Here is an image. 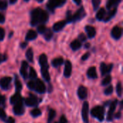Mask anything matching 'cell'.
Masks as SVG:
<instances>
[{
    "label": "cell",
    "instance_id": "6da1fadb",
    "mask_svg": "<svg viewBox=\"0 0 123 123\" xmlns=\"http://www.w3.org/2000/svg\"><path fill=\"white\" fill-rule=\"evenodd\" d=\"M49 19L48 13L41 9L40 8H36L31 12L30 24L32 26H35L40 23L41 25L45 24Z\"/></svg>",
    "mask_w": 123,
    "mask_h": 123
},
{
    "label": "cell",
    "instance_id": "7a4b0ae2",
    "mask_svg": "<svg viewBox=\"0 0 123 123\" xmlns=\"http://www.w3.org/2000/svg\"><path fill=\"white\" fill-rule=\"evenodd\" d=\"M91 115L92 117L97 118L99 121L102 122L105 119V109L103 107L97 106L92 110Z\"/></svg>",
    "mask_w": 123,
    "mask_h": 123
},
{
    "label": "cell",
    "instance_id": "3957f363",
    "mask_svg": "<svg viewBox=\"0 0 123 123\" xmlns=\"http://www.w3.org/2000/svg\"><path fill=\"white\" fill-rule=\"evenodd\" d=\"M66 2V0H49L47 3V8L50 12L53 13L55 8L63 6Z\"/></svg>",
    "mask_w": 123,
    "mask_h": 123
},
{
    "label": "cell",
    "instance_id": "277c9868",
    "mask_svg": "<svg viewBox=\"0 0 123 123\" xmlns=\"http://www.w3.org/2000/svg\"><path fill=\"white\" fill-rule=\"evenodd\" d=\"M86 14V12H85V9L83 6H81L72 16V22H79V21L81 20L82 19H84L85 17Z\"/></svg>",
    "mask_w": 123,
    "mask_h": 123
},
{
    "label": "cell",
    "instance_id": "5b68a950",
    "mask_svg": "<svg viewBox=\"0 0 123 123\" xmlns=\"http://www.w3.org/2000/svg\"><path fill=\"white\" fill-rule=\"evenodd\" d=\"M89 105L87 102H84L82 105V110H81V116L84 122L88 123L89 122Z\"/></svg>",
    "mask_w": 123,
    "mask_h": 123
},
{
    "label": "cell",
    "instance_id": "8992f818",
    "mask_svg": "<svg viewBox=\"0 0 123 123\" xmlns=\"http://www.w3.org/2000/svg\"><path fill=\"white\" fill-rule=\"evenodd\" d=\"M34 90L39 94H43L45 92V86L44 83L40 79H37L35 81V88Z\"/></svg>",
    "mask_w": 123,
    "mask_h": 123
},
{
    "label": "cell",
    "instance_id": "52a82bcc",
    "mask_svg": "<svg viewBox=\"0 0 123 123\" xmlns=\"http://www.w3.org/2000/svg\"><path fill=\"white\" fill-rule=\"evenodd\" d=\"M37 97L34 94H30V96L25 99V103L27 107H34L37 105Z\"/></svg>",
    "mask_w": 123,
    "mask_h": 123
},
{
    "label": "cell",
    "instance_id": "ba28073f",
    "mask_svg": "<svg viewBox=\"0 0 123 123\" xmlns=\"http://www.w3.org/2000/svg\"><path fill=\"white\" fill-rule=\"evenodd\" d=\"M12 81V78L9 76H5L0 79V87L4 90H7L10 86Z\"/></svg>",
    "mask_w": 123,
    "mask_h": 123
},
{
    "label": "cell",
    "instance_id": "9c48e42d",
    "mask_svg": "<svg viewBox=\"0 0 123 123\" xmlns=\"http://www.w3.org/2000/svg\"><path fill=\"white\" fill-rule=\"evenodd\" d=\"M122 35H123L122 28L120 27L119 26H115V27H114L113 29L112 30L111 35H112V37L115 40H118L119 39H120V37H122Z\"/></svg>",
    "mask_w": 123,
    "mask_h": 123
},
{
    "label": "cell",
    "instance_id": "30bf717a",
    "mask_svg": "<svg viewBox=\"0 0 123 123\" xmlns=\"http://www.w3.org/2000/svg\"><path fill=\"white\" fill-rule=\"evenodd\" d=\"M117 104V100H115L114 102H112L111 103V105L110 106V109H109L107 116V120L109 122L112 121V119H113V114H114V112H115V110L116 109Z\"/></svg>",
    "mask_w": 123,
    "mask_h": 123
},
{
    "label": "cell",
    "instance_id": "8fae6325",
    "mask_svg": "<svg viewBox=\"0 0 123 123\" xmlns=\"http://www.w3.org/2000/svg\"><path fill=\"white\" fill-rule=\"evenodd\" d=\"M13 112L16 115H22L25 113V107L22 104V102L14 105Z\"/></svg>",
    "mask_w": 123,
    "mask_h": 123
},
{
    "label": "cell",
    "instance_id": "7c38bea8",
    "mask_svg": "<svg viewBox=\"0 0 123 123\" xmlns=\"http://www.w3.org/2000/svg\"><path fill=\"white\" fill-rule=\"evenodd\" d=\"M113 68V65L112 64H106L105 63H102L100 65V71H101V74L102 76H105L109 73H110V71H112Z\"/></svg>",
    "mask_w": 123,
    "mask_h": 123
},
{
    "label": "cell",
    "instance_id": "4fadbf2b",
    "mask_svg": "<svg viewBox=\"0 0 123 123\" xmlns=\"http://www.w3.org/2000/svg\"><path fill=\"white\" fill-rule=\"evenodd\" d=\"M72 73V64L69 61H66L65 63L63 75L66 78H69Z\"/></svg>",
    "mask_w": 123,
    "mask_h": 123
},
{
    "label": "cell",
    "instance_id": "5bb4252c",
    "mask_svg": "<svg viewBox=\"0 0 123 123\" xmlns=\"http://www.w3.org/2000/svg\"><path fill=\"white\" fill-rule=\"evenodd\" d=\"M66 23L67 22L66 20H62V21H60V22L55 23L53 26V30L55 32L61 31L63 30V28L66 26Z\"/></svg>",
    "mask_w": 123,
    "mask_h": 123
},
{
    "label": "cell",
    "instance_id": "9a60e30c",
    "mask_svg": "<svg viewBox=\"0 0 123 123\" xmlns=\"http://www.w3.org/2000/svg\"><path fill=\"white\" fill-rule=\"evenodd\" d=\"M27 68H28V63L25 61H22L20 68V74L25 79L27 78Z\"/></svg>",
    "mask_w": 123,
    "mask_h": 123
},
{
    "label": "cell",
    "instance_id": "2e32d148",
    "mask_svg": "<svg viewBox=\"0 0 123 123\" xmlns=\"http://www.w3.org/2000/svg\"><path fill=\"white\" fill-rule=\"evenodd\" d=\"M77 94H78V96H79V99H84L87 97V94H88L87 89L84 86H79V88L78 89Z\"/></svg>",
    "mask_w": 123,
    "mask_h": 123
},
{
    "label": "cell",
    "instance_id": "e0dca14e",
    "mask_svg": "<svg viewBox=\"0 0 123 123\" xmlns=\"http://www.w3.org/2000/svg\"><path fill=\"white\" fill-rule=\"evenodd\" d=\"M85 30L86 32V34H87V36L89 38L92 39V38H94L96 35V29L92 27V26H90V25H87L85 27Z\"/></svg>",
    "mask_w": 123,
    "mask_h": 123
},
{
    "label": "cell",
    "instance_id": "ac0fdd59",
    "mask_svg": "<svg viewBox=\"0 0 123 123\" xmlns=\"http://www.w3.org/2000/svg\"><path fill=\"white\" fill-rule=\"evenodd\" d=\"M21 102H22V98L20 94L18 92L13 94L10 98V103L13 105H14L17 103H19Z\"/></svg>",
    "mask_w": 123,
    "mask_h": 123
},
{
    "label": "cell",
    "instance_id": "d6986e66",
    "mask_svg": "<svg viewBox=\"0 0 123 123\" xmlns=\"http://www.w3.org/2000/svg\"><path fill=\"white\" fill-rule=\"evenodd\" d=\"M48 68H49V66L41 67V69H40V72H41V75H42L43 78L48 82L50 81V74L48 72Z\"/></svg>",
    "mask_w": 123,
    "mask_h": 123
},
{
    "label": "cell",
    "instance_id": "ffe728a7",
    "mask_svg": "<svg viewBox=\"0 0 123 123\" xmlns=\"http://www.w3.org/2000/svg\"><path fill=\"white\" fill-rule=\"evenodd\" d=\"M121 0H107V2L106 4V7L107 9L110 10L113 8H115L118 6V4L120 3Z\"/></svg>",
    "mask_w": 123,
    "mask_h": 123
},
{
    "label": "cell",
    "instance_id": "44dd1931",
    "mask_svg": "<svg viewBox=\"0 0 123 123\" xmlns=\"http://www.w3.org/2000/svg\"><path fill=\"white\" fill-rule=\"evenodd\" d=\"M87 76L89 78V79H97V69L94 66H92V67H90L88 70H87Z\"/></svg>",
    "mask_w": 123,
    "mask_h": 123
},
{
    "label": "cell",
    "instance_id": "7402d4cb",
    "mask_svg": "<svg viewBox=\"0 0 123 123\" xmlns=\"http://www.w3.org/2000/svg\"><path fill=\"white\" fill-rule=\"evenodd\" d=\"M37 37V32L33 30H30L26 35L25 40L27 41H31V40H34L35 39H36Z\"/></svg>",
    "mask_w": 123,
    "mask_h": 123
},
{
    "label": "cell",
    "instance_id": "603a6c76",
    "mask_svg": "<svg viewBox=\"0 0 123 123\" xmlns=\"http://www.w3.org/2000/svg\"><path fill=\"white\" fill-rule=\"evenodd\" d=\"M116 13H117V7L110 9V12L105 16V18H104V19H103L104 22H106L110 21L112 18H113V17L116 14Z\"/></svg>",
    "mask_w": 123,
    "mask_h": 123
},
{
    "label": "cell",
    "instance_id": "cb8c5ba5",
    "mask_svg": "<svg viewBox=\"0 0 123 123\" xmlns=\"http://www.w3.org/2000/svg\"><path fill=\"white\" fill-rule=\"evenodd\" d=\"M39 63L41 67H48V58L45 54H42L40 55V58H39Z\"/></svg>",
    "mask_w": 123,
    "mask_h": 123
},
{
    "label": "cell",
    "instance_id": "d4e9b609",
    "mask_svg": "<svg viewBox=\"0 0 123 123\" xmlns=\"http://www.w3.org/2000/svg\"><path fill=\"white\" fill-rule=\"evenodd\" d=\"M70 46H71V48L73 50H79V48H81V42L79 40H74L71 44H70Z\"/></svg>",
    "mask_w": 123,
    "mask_h": 123
},
{
    "label": "cell",
    "instance_id": "484cf974",
    "mask_svg": "<svg viewBox=\"0 0 123 123\" xmlns=\"http://www.w3.org/2000/svg\"><path fill=\"white\" fill-rule=\"evenodd\" d=\"M63 61H63V58H62V57H59V58H57L53 59V60L52 61L51 63H52V66H53V67L57 68V67L61 66V65L63 63Z\"/></svg>",
    "mask_w": 123,
    "mask_h": 123
},
{
    "label": "cell",
    "instance_id": "4316f807",
    "mask_svg": "<svg viewBox=\"0 0 123 123\" xmlns=\"http://www.w3.org/2000/svg\"><path fill=\"white\" fill-rule=\"evenodd\" d=\"M106 14V11L104 8H101L97 13V15H96V17L98 20L99 21H102L105 18V16Z\"/></svg>",
    "mask_w": 123,
    "mask_h": 123
},
{
    "label": "cell",
    "instance_id": "83f0119b",
    "mask_svg": "<svg viewBox=\"0 0 123 123\" xmlns=\"http://www.w3.org/2000/svg\"><path fill=\"white\" fill-rule=\"evenodd\" d=\"M43 35L45 39L47 41H49V40L52 38V37H53V32H52V30H50L49 28H48V29L46 28L45 31L44 32V33H43Z\"/></svg>",
    "mask_w": 123,
    "mask_h": 123
},
{
    "label": "cell",
    "instance_id": "f1b7e54d",
    "mask_svg": "<svg viewBox=\"0 0 123 123\" xmlns=\"http://www.w3.org/2000/svg\"><path fill=\"white\" fill-rule=\"evenodd\" d=\"M55 115H56V112L53 109H50L49 110V113H48V123H50L53 119L55 118Z\"/></svg>",
    "mask_w": 123,
    "mask_h": 123
},
{
    "label": "cell",
    "instance_id": "f546056e",
    "mask_svg": "<svg viewBox=\"0 0 123 123\" xmlns=\"http://www.w3.org/2000/svg\"><path fill=\"white\" fill-rule=\"evenodd\" d=\"M33 51H32V48H29L27 50V52H26V57H27V59L30 61V62H31V63H32L33 62Z\"/></svg>",
    "mask_w": 123,
    "mask_h": 123
},
{
    "label": "cell",
    "instance_id": "4dcf8cb0",
    "mask_svg": "<svg viewBox=\"0 0 123 123\" xmlns=\"http://www.w3.org/2000/svg\"><path fill=\"white\" fill-rule=\"evenodd\" d=\"M41 114H42V112H41L40 110L38 109V108H35L32 111H30V115L33 117H37L40 116Z\"/></svg>",
    "mask_w": 123,
    "mask_h": 123
},
{
    "label": "cell",
    "instance_id": "1f68e13d",
    "mask_svg": "<svg viewBox=\"0 0 123 123\" xmlns=\"http://www.w3.org/2000/svg\"><path fill=\"white\" fill-rule=\"evenodd\" d=\"M116 92L118 97H121L123 94V88H122V84L121 82H118L116 86Z\"/></svg>",
    "mask_w": 123,
    "mask_h": 123
},
{
    "label": "cell",
    "instance_id": "d6a6232c",
    "mask_svg": "<svg viewBox=\"0 0 123 123\" xmlns=\"http://www.w3.org/2000/svg\"><path fill=\"white\" fill-rule=\"evenodd\" d=\"M15 89H16L17 92H21V90L22 89V84L21 81L18 79L15 80Z\"/></svg>",
    "mask_w": 123,
    "mask_h": 123
},
{
    "label": "cell",
    "instance_id": "836d02e7",
    "mask_svg": "<svg viewBox=\"0 0 123 123\" xmlns=\"http://www.w3.org/2000/svg\"><path fill=\"white\" fill-rule=\"evenodd\" d=\"M29 77L31 79H35L37 78V73L35 71V70L33 68H30V72H29Z\"/></svg>",
    "mask_w": 123,
    "mask_h": 123
},
{
    "label": "cell",
    "instance_id": "e575fe53",
    "mask_svg": "<svg viewBox=\"0 0 123 123\" xmlns=\"http://www.w3.org/2000/svg\"><path fill=\"white\" fill-rule=\"evenodd\" d=\"M111 81H112V77H111V76L107 75V76H106V77L102 80V84L103 86H106V85H107V84H110Z\"/></svg>",
    "mask_w": 123,
    "mask_h": 123
},
{
    "label": "cell",
    "instance_id": "d590c367",
    "mask_svg": "<svg viewBox=\"0 0 123 123\" xmlns=\"http://www.w3.org/2000/svg\"><path fill=\"white\" fill-rule=\"evenodd\" d=\"M112 92H113V86L112 85H110L107 88H106L105 90V92H104L105 94V95H107V96L108 95H110L111 94H112Z\"/></svg>",
    "mask_w": 123,
    "mask_h": 123
},
{
    "label": "cell",
    "instance_id": "8d00e7d4",
    "mask_svg": "<svg viewBox=\"0 0 123 123\" xmlns=\"http://www.w3.org/2000/svg\"><path fill=\"white\" fill-rule=\"evenodd\" d=\"M101 3V0H92V5H93V8L94 10H97Z\"/></svg>",
    "mask_w": 123,
    "mask_h": 123
},
{
    "label": "cell",
    "instance_id": "74e56055",
    "mask_svg": "<svg viewBox=\"0 0 123 123\" xmlns=\"http://www.w3.org/2000/svg\"><path fill=\"white\" fill-rule=\"evenodd\" d=\"M7 7V1L6 0H0V10H4Z\"/></svg>",
    "mask_w": 123,
    "mask_h": 123
},
{
    "label": "cell",
    "instance_id": "f35d334b",
    "mask_svg": "<svg viewBox=\"0 0 123 123\" xmlns=\"http://www.w3.org/2000/svg\"><path fill=\"white\" fill-rule=\"evenodd\" d=\"M72 13L71 11H68L66 13V22H72Z\"/></svg>",
    "mask_w": 123,
    "mask_h": 123
},
{
    "label": "cell",
    "instance_id": "ab89813d",
    "mask_svg": "<svg viewBox=\"0 0 123 123\" xmlns=\"http://www.w3.org/2000/svg\"><path fill=\"white\" fill-rule=\"evenodd\" d=\"M45 30H46V27L44 25H40V26L37 27V31L40 34H43Z\"/></svg>",
    "mask_w": 123,
    "mask_h": 123
},
{
    "label": "cell",
    "instance_id": "60d3db41",
    "mask_svg": "<svg viewBox=\"0 0 123 123\" xmlns=\"http://www.w3.org/2000/svg\"><path fill=\"white\" fill-rule=\"evenodd\" d=\"M27 87L30 89H31V90H34V88H35V81H30L27 83Z\"/></svg>",
    "mask_w": 123,
    "mask_h": 123
},
{
    "label": "cell",
    "instance_id": "b9f144b4",
    "mask_svg": "<svg viewBox=\"0 0 123 123\" xmlns=\"http://www.w3.org/2000/svg\"><path fill=\"white\" fill-rule=\"evenodd\" d=\"M6 117V113L4 112V110L1 108H0V119L1 120H5V118Z\"/></svg>",
    "mask_w": 123,
    "mask_h": 123
},
{
    "label": "cell",
    "instance_id": "7bdbcfd3",
    "mask_svg": "<svg viewBox=\"0 0 123 123\" xmlns=\"http://www.w3.org/2000/svg\"><path fill=\"white\" fill-rule=\"evenodd\" d=\"M5 36V31L3 28L0 27V41H2Z\"/></svg>",
    "mask_w": 123,
    "mask_h": 123
},
{
    "label": "cell",
    "instance_id": "ee69618b",
    "mask_svg": "<svg viewBox=\"0 0 123 123\" xmlns=\"http://www.w3.org/2000/svg\"><path fill=\"white\" fill-rule=\"evenodd\" d=\"M79 39L81 42H85V41L86 40V37L85 35H84V34H83V33H81V34H80V35H79Z\"/></svg>",
    "mask_w": 123,
    "mask_h": 123
},
{
    "label": "cell",
    "instance_id": "f6af8a7d",
    "mask_svg": "<svg viewBox=\"0 0 123 123\" xmlns=\"http://www.w3.org/2000/svg\"><path fill=\"white\" fill-rule=\"evenodd\" d=\"M7 59V56L4 54H0V63L5 61Z\"/></svg>",
    "mask_w": 123,
    "mask_h": 123
},
{
    "label": "cell",
    "instance_id": "bcb514c9",
    "mask_svg": "<svg viewBox=\"0 0 123 123\" xmlns=\"http://www.w3.org/2000/svg\"><path fill=\"white\" fill-rule=\"evenodd\" d=\"M59 123H68V120H67L66 117L64 115L61 116V117L60 118Z\"/></svg>",
    "mask_w": 123,
    "mask_h": 123
},
{
    "label": "cell",
    "instance_id": "7dc6e473",
    "mask_svg": "<svg viewBox=\"0 0 123 123\" xmlns=\"http://www.w3.org/2000/svg\"><path fill=\"white\" fill-rule=\"evenodd\" d=\"M90 56V53L88 52V53H86L84 55H83V56L81 57V60L82 61H86L89 58V57Z\"/></svg>",
    "mask_w": 123,
    "mask_h": 123
},
{
    "label": "cell",
    "instance_id": "c3c4849f",
    "mask_svg": "<svg viewBox=\"0 0 123 123\" xmlns=\"http://www.w3.org/2000/svg\"><path fill=\"white\" fill-rule=\"evenodd\" d=\"M6 123H15V120H14V119L13 117H9L6 120Z\"/></svg>",
    "mask_w": 123,
    "mask_h": 123
},
{
    "label": "cell",
    "instance_id": "681fc988",
    "mask_svg": "<svg viewBox=\"0 0 123 123\" xmlns=\"http://www.w3.org/2000/svg\"><path fill=\"white\" fill-rule=\"evenodd\" d=\"M5 102V97L0 94V105H3Z\"/></svg>",
    "mask_w": 123,
    "mask_h": 123
},
{
    "label": "cell",
    "instance_id": "f907efd6",
    "mask_svg": "<svg viewBox=\"0 0 123 123\" xmlns=\"http://www.w3.org/2000/svg\"><path fill=\"white\" fill-rule=\"evenodd\" d=\"M5 22V17L4 16L0 13V23H4Z\"/></svg>",
    "mask_w": 123,
    "mask_h": 123
},
{
    "label": "cell",
    "instance_id": "816d5d0a",
    "mask_svg": "<svg viewBox=\"0 0 123 123\" xmlns=\"http://www.w3.org/2000/svg\"><path fill=\"white\" fill-rule=\"evenodd\" d=\"M27 43H26V42H23V43H22L20 44V47H21L22 49H25V48L27 47Z\"/></svg>",
    "mask_w": 123,
    "mask_h": 123
},
{
    "label": "cell",
    "instance_id": "f5cc1de1",
    "mask_svg": "<svg viewBox=\"0 0 123 123\" xmlns=\"http://www.w3.org/2000/svg\"><path fill=\"white\" fill-rule=\"evenodd\" d=\"M121 117H122L121 112H118L115 115V118H116V119H120Z\"/></svg>",
    "mask_w": 123,
    "mask_h": 123
},
{
    "label": "cell",
    "instance_id": "db71d44e",
    "mask_svg": "<svg viewBox=\"0 0 123 123\" xmlns=\"http://www.w3.org/2000/svg\"><path fill=\"white\" fill-rule=\"evenodd\" d=\"M74 1V3L76 4H77V5H79V4H81V0H73Z\"/></svg>",
    "mask_w": 123,
    "mask_h": 123
},
{
    "label": "cell",
    "instance_id": "11a10c76",
    "mask_svg": "<svg viewBox=\"0 0 123 123\" xmlns=\"http://www.w3.org/2000/svg\"><path fill=\"white\" fill-rule=\"evenodd\" d=\"M17 1V0H9V3L12 4H14V3H16Z\"/></svg>",
    "mask_w": 123,
    "mask_h": 123
},
{
    "label": "cell",
    "instance_id": "9f6ffc18",
    "mask_svg": "<svg viewBox=\"0 0 123 123\" xmlns=\"http://www.w3.org/2000/svg\"><path fill=\"white\" fill-rule=\"evenodd\" d=\"M90 47V44L89 43H86V45H85V48H89Z\"/></svg>",
    "mask_w": 123,
    "mask_h": 123
},
{
    "label": "cell",
    "instance_id": "6f0895ef",
    "mask_svg": "<svg viewBox=\"0 0 123 123\" xmlns=\"http://www.w3.org/2000/svg\"><path fill=\"white\" fill-rule=\"evenodd\" d=\"M36 1H37V2H39V3H41V2H43L44 0H36Z\"/></svg>",
    "mask_w": 123,
    "mask_h": 123
},
{
    "label": "cell",
    "instance_id": "680465c9",
    "mask_svg": "<svg viewBox=\"0 0 123 123\" xmlns=\"http://www.w3.org/2000/svg\"><path fill=\"white\" fill-rule=\"evenodd\" d=\"M25 1H29V0H24Z\"/></svg>",
    "mask_w": 123,
    "mask_h": 123
},
{
    "label": "cell",
    "instance_id": "91938a15",
    "mask_svg": "<svg viewBox=\"0 0 123 123\" xmlns=\"http://www.w3.org/2000/svg\"></svg>",
    "mask_w": 123,
    "mask_h": 123
}]
</instances>
